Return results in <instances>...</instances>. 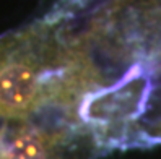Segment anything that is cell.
Listing matches in <instances>:
<instances>
[{
	"label": "cell",
	"instance_id": "1",
	"mask_svg": "<svg viewBox=\"0 0 161 159\" xmlns=\"http://www.w3.org/2000/svg\"><path fill=\"white\" fill-rule=\"evenodd\" d=\"M47 44L26 33L0 41V117L21 119L34 112L47 94Z\"/></svg>",
	"mask_w": 161,
	"mask_h": 159
},
{
	"label": "cell",
	"instance_id": "2",
	"mask_svg": "<svg viewBox=\"0 0 161 159\" xmlns=\"http://www.w3.org/2000/svg\"><path fill=\"white\" fill-rule=\"evenodd\" d=\"M0 159H54V141L34 128L0 135Z\"/></svg>",
	"mask_w": 161,
	"mask_h": 159
}]
</instances>
